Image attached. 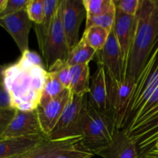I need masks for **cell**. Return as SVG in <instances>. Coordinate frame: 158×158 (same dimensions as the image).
Here are the masks:
<instances>
[{"instance_id":"4dcf8cb0","label":"cell","mask_w":158,"mask_h":158,"mask_svg":"<svg viewBox=\"0 0 158 158\" xmlns=\"http://www.w3.org/2000/svg\"><path fill=\"white\" fill-rule=\"evenodd\" d=\"M9 108H13L12 106L10 97L4 84H2L0 85V110Z\"/></svg>"},{"instance_id":"9a60e30c","label":"cell","mask_w":158,"mask_h":158,"mask_svg":"<svg viewBox=\"0 0 158 158\" xmlns=\"http://www.w3.org/2000/svg\"><path fill=\"white\" fill-rule=\"evenodd\" d=\"M95 154L103 158H140L137 144L123 130L117 131L114 140Z\"/></svg>"},{"instance_id":"d590c367","label":"cell","mask_w":158,"mask_h":158,"mask_svg":"<svg viewBox=\"0 0 158 158\" xmlns=\"http://www.w3.org/2000/svg\"><path fill=\"white\" fill-rule=\"evenodd\" d=\"M26 154V153H25V154H19V155L14 156V157H9V158H23V157H24L25 154Z\"/></svg>"},{"instance_id":"d4e9b609","label":"cell","mask_w":158,"mask_h":158,"mask_svg":"<svg viewBox=\"0 0 158 158\" xmlns=\"http://www.w3.org/2000/svg\"><path fill=\"white\" fill-rule=\"evenodd\" d=\"M48 72L53 73L57 77L58 80L66 89H69L71 82L70 66L67 64L66 61H58L52 65Z\"/></svg>"},{"instance_id":"277c9868","label":"cell","mask_w":158,"mask_h":158,"mask_svg":"<svg viewBox=\"0 0 158 158\" xmlns=\"http://www.w3.org/2000/svg\"><path fill=\"white\" fill-rule=\"evenodd\" d=\"M118 131L114 117L94 108L88 101L81 143L94 154L107 146Z\"/></svg>"},{"instance_id":"5bb4252c","label":"cell","mask_w":158,"mask_h":158,"mask_svg":"<svg viewBox=\"0 0 158 158\" xmlns=\"http://www.w3.org/2000/svg\"><path fill=\"white\" fill-rule=\"evenodd\" d=\"M69 89H65L63 94L44 106H38L36 109L39 121L43 134L49 137L58 123L66 104L70 97Z\"/></svg>"},{"instance_id":"836d02e7","label":"cell","mask_w":158,"mask_h":158,"mask_svg":"<svg viewBox=\"0 0 158 158\" xmlns=\"http://www.w3.org/2000/svg\"><path fill=\"white\" fill-rule=\"evenodd\" d=\"M6 69V66L0 65V85L3 84L4 82V71Z\"/></svg>"},{"instance_id":"3957f363","label":"cell","mask_w":158,"mask_h":158,"mask_svg":"<svg viewBox=\"0 0 158 158\" xmlns=\"http://www.w3.org/2000/svg\"><path fill=\"white\" fill-rule=\"evenodd\" d=\"M158 89V39L136 80L124 117L126 129L137 113Z\"/></svg>"},{"instance_id":"5b68a950","label":"cell","mask_w":158,"mask_h":158,"mask_svg":"<svg viewBox=\"0 0 158 158\" xmlns=\"http://www.w3.org/2000/svg\"><path fill=\"white\" fill-rule=\"evenodd\" d=\"M88 104V94H71L69 100L48 139L51 140L83 137V122Z\"/></svg>"},{"instance_id":"8992f818","label":"cell","mask_w":158,"mask_h":158,"mask_svg":"<svg viewBox=\"0 0 158 158\" xmlns=\"http://www.w3.org/2000/svg\"><path fill=\"white\" fill-rule=\"evenodd\" d=\"M36 38L47 69L56 62L67 60L69 49L62 23L61 0L49 30L36 35Z\"/></svg>"},{"instance_id":"e0dca14e","label":"cell","mask_w":158,"mask_h":158,"mask_svg":"<svg viewBox=\"0 0 158 158\" xmlns=\"http://www.w3.org/2000/svg\"><path fill=\"white\" fill-rule=\"evenodd\" d=\"M81 140L82 137L59 140H51L46 138L33 149L26 153L23 158H56Z\"/></svg>"},{"instance_id":"7402d4cb","label":"cell","mask_w":158,"mask_h":158,"mask_svg":"<svg viewBox=\"0 0 158 158\" xmlns=\"http://www.w3.org/2000/svg\"><path fill=\"white\" fill-rule=\"evenodd\" d=\"M66 89L62 85L56 76L53 73L48 72V79L44 89L43 91L40 105L38 106H44L52 100L60 97L63 91Z\"/></svg>"},{"instance_id":"ac0fdd59","label":"cell","mask_w":158,"mask_h":158,"mask_svg":"<svg viewBox=\"0 0 158 158\" xmlns=\"http://www.w3.org/2000/svg\"><path fill=\"white\" fill-rule=\"evenodd\" d=\"M46 136L0 139V158H9L29 152L40 144Z\"/></svg>"},{"instance_id":"ba28073f","label":"cell","mask_w":158,"mask_h":158,"mask_svg":"<svg viewBox=\"0 0 158 158\" xmlns=\"http://www.w3.org/2000/svg\"><path fill=\"white\" fill-rule=\"evenodd\" d=\"M123 131L136 143L140 155L154 150L158 140V106L145 118Z\"/></svg>"},{"instance_id":"cb8c5ba5","label":"cell","mask_w":158,"mask_h":158,"mask_svg":"<svg viewBox=\"0 0 158 158\" xmlns=\"http://www.w3.org/2000/svg\"><path fill=\"white\" fill-rule=\"evenodd\" d=\"M115 13L116 8L114 10L110 11L109 12L103 15H98V16L86 17L85 29L91 27V26H100L110 32L114 27V22H115Z\"/></svg>"},{"instance_id":"ffe728a7","label":"cell","mask_w":158,"mask_h":158,"mask_svg":"<svg viewBox=\"0 0 158 158\" xmlns=\"http://www.w3.org/2000/svg\"><path fill=\"white\" fill-rule=\"evenodd\" d=\"M96 54L97 52L81 38L79 43L69 51L66 63L69 66L89 64V61L94 60Z\"/></svg>"},{"instance_id":"603a6c76","label":"cell","mask_w":158,"mask_h":158,"mask_svg":"<svg viewBox=\"0 0 158 158\" xmlns=\"http://www.w3.org/2000/svg\"><path fill=\"white\" fill-rule=\"evenodd\" d=\"M86 17L98 16L115 9L114 0H82Z\"/></svg>"},{"instance_id":"6da1fadb","label":"cell","mask_w":158,"mask_h":158,"mask_svg":"<svg viewBox=\"0 0 158 158\" xmlns=\"http://www.w3.org/2000/svg\"><path fill=\"white\" fill-rule=\"evenodd\" d=\"M47 79L48 71L44 66L32 64L22 56L16 63L6 66L3 84L12 107L18 110H35Z\"/></svg>"},{"instance_id":"83f0119b","label":"cell","mask_w":158,"mask_h":158,"mask_svg":"<svg viewBox=\"0 0 158 158\" xmlns=\"http://www.w3.org/2000/svg\"><path fill=\"white\" fill-rule=\"evenodd\" d=\"M95 155L82 144L81 141L56 158H91Z\"/></svg>"},{"instance_id":"d6986e66","label":"cell","mask_w":158,"mask_h":158,"mask_svg":"<svg viewBox=\"0 0 158 158\" xmlns=\"http://www.w3.org/2000/svg\"><path fill=\"white\" fill-rule=\"evenodd\" d=\"M70 74L69 92L76 95H85L89 94L90 88V70L89 64L70 66Z\"/></svg>"},{"instance_id":"d6a6232c","label":"cell","mask_w":158,"mask_h":158,"mask_svg":"<svg viewBox=\"0 0 158 158\" xmlns=\"http://www.w3.org/2000/svg\"><path fill=\"white\" fill-rule=\"evenodd\" d=\"M140 158H158V151L152 150L140 155Z\"/></svg>"},{"instance_id":"1f68e13d","label":"cell","mask_w":158,"mask_h":158,"mask_svg":"<svg viewBox=\"0 0 158 158\" xmlns=\"http://www.w3.org/2000/svg\"><path fill=\"white\" fill-rule=\"evenodd\" d=\"M21 56L23 57L25 60H26L29 63H32V64L35 65V66H43V60H42L40 56L36 52H32V51H30L29 49V50L23 52Z\"/></svg>"},{"instance_id":"30bf717a","label":"cell","mask_w":158,"mask_h":158,"mask_svg":"<svg viewBox=\"0 0 158 158\" xmlns=\"http://www.w3.org/2000/svg\"><path fill=\"white\" fill-rule=\"evenodd\" d=\"M94 58L97 59V63L104 67L107 77L118 81L125 78L121 51L113 29L104 48L97 52Z\"/></svg>"},{"instance_id":"f546056e","label":"cell","mask_w":158,"mask_h":158,"mask_svg":"<svg viewBox=\"0 0 158 158\" xmlns=\"http://www.w3.org/2000/svg\"><path fill=\"white\" fill-rule=\"evenodd\" d=\"M15 108L0 110V139L15 116Z\"/></svg>"},{"instance_id":"484cf974","label":"cell","mask_w":158,"mask_h":158,"mask_svg":"<svg viewBox=\"0 0 158 158\" xmlns=\"http://www.w3.org/2000/svg\"><path fill=\"white\" fill-rule=\"evenodd\" d=\"M44 0H29L26 10L31 21L36 25L43 24L44 21Z\"/></svg>"},{"instance_id":"2e32d148","label":"cell","mask_w":158,"mask_h":158,"mask_svg":"<svg viewBox=\"0 0 158 158\" xmlns=\"http://www.w3.org/2000/svg\"><path fill=\"white\" fill-rule=\"evenodd\" d=\"M88 101L98 110L110 114L106 73L104 67L99 63H97V69L92 77Z\"/></svg>"},{"instance_id":"8d00e7d4","label":"cell","mask_w":158,"mask_h":158,"mask_svg":"<svg viewBox=\"0 0 158 158\" xmlns=\"http://www.w3.org/2000/svg\"><path fill=\"white\" fill-rule=\"evenodd\" d=\"M154 150H157V151H158V140L157 141V143H156L155 146H154Z\"/></svg>"},{"instance_id":"7c38bea8","label":"cell","mask_w":158,"mask_h":158,"mask_svg":"<svg viewBox=\"0 0 158 158\" xmlns=\"http://www.w3.org/2000/svg\"><path fill=\"white\" fill-rule=\"evenodd\" d=\"M34 136H45L40 127L36 110L31 111L16 110L15 116L1 139Z\"/></svg>"},{"instance_id":"4fadbf2b","label":"cell","mask_w":158,"mask_h":158,"mask_svg":"<svg viewBox=\"0 0 158 158\" xmlns=\"http://www.w3.org/2000/svg\"><path fill=\"white\" fill-rule=\"evenodd\" d=\"M0 26L12 37L22 54L29 50V35L32 22L29 18L26 9L0 19Z\"/></svg>"},{"instance_id":"7a4b0ae2","label":"cell","mask_w":158,"mask_h":158,"mask_svg":"<svg viewBox=\"0 0 158 158\" xmlns=\"http://www.w3.org/2000/svg\"><path fill=\"white\" fill-rule=\"evenodd\" d=\"M126 77L137 80L158 39V0H140Z\"/></svg>"},{"instance_id":"52a82bcc","label":"cell","mask_w":158,"mask_h":158,"mask_svg":"<svg viewBox=\"0 0 158 158\" xmlns=\"http://www.w3.org/2000/svg\"><path fill=\"white\" fill-rule=\"evenodd\" d=\"M107 84L108 97L110 103V113L114 117L116 127L118 131L124 128V117L128 102L136 83V79L126 77L121 81L114 80L106 75Z\"/></svg>"},{"instance_id":"44dd1931","label":"cell","mask_w":158,"mask_h":158,"mask_svg":"<svg viewBox=\"0 0 158 158\" xmlns=\"http://www.w3.org/2000/svg\"><path fill=\"white\" fill-rule=\"evenodd\" d=\"M110 32L100 26H91L85 29L82 39L97 52L104 48Z\"/></svg>"},{"instance_id":"4316f807","label":"cell","mask_w":158,"mask_h":158,"mask_svg":"<svg viewBox=\"0 0 158 158\" xmlns=\"http://www.w3.org/2000/svg\"><path fill=\"white\" fill-rule=\"evenodd\" d=\"M116 9L131 16H136L140 7V0H114Z\"/></svg>"},{"instance_id":"9c48e42d","label":"cell","mask_w":158,"mask_h":158,"mask_svg":"<svg viewBox=\"0 0 158 158\" xmlns=\"http://www.w3.org/2000/svg\"><path fill=\"white\" fill-rule=\"evenodd\" d=\"M61 9L62 23L70 51L80 41V29L86 19V12L80 0H61Z\"/></svg>"},{"instance_id":"f1b7e54d","label":"cell","mask_w":158,"mask_h":158,"mask_svg":"<svg viewBox=\"0 0 158 158\" xmlns=\"http://www.w3.org/2000/svg\"><path fill=\"white\" fill-rule=\"evenodd\" d=\"M29 0H8L4 10L0 13V19L8 15H13L26 9Z\"/></svg>"},{"instance_id":"e575fe53","label":"cell","mask_w":158,"mask_h":158,"mask_svg":"<svg viewBox=\"0 0 158 158\" xmlns=\"http://www.w3.org/2000/svg\"><path fill=\"white\" fill-rule=\"evenodd\" d=\"M8 0H0V13L4 10V9L6 8V4H7Z\"/></svg>"},{"instance_id":"8fae6325","label":"cell","mask_w":158,"mask_h":158,"mask_svg":"<svg viewBox=\"0 0 158 158\" xmlns=\"http://www.w3.org/2000/svg\"><path fill=\"white\" fill-rule=\"evenodd\" d=\"M136 26H137V16L128 15L119 9H116L115 22L113 29L121 51L125 75H126L130 53L134 43Z\"/></svg>"}]
</instances>
